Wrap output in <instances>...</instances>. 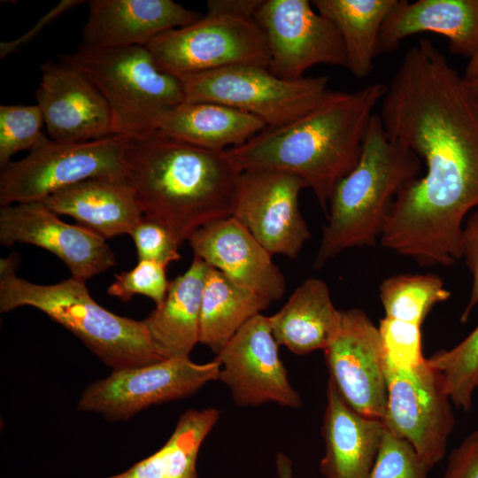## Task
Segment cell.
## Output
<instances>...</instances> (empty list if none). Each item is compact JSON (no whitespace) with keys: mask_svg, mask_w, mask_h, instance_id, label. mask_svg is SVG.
Masks as SVG:
<instances>
[{"mask_svg":"<svg viewBox=\"0 0 478 478\" xmlns=\"http://www.w3.org/2000/svg\"><path fill=\"white\" fill-rule=\"evenodd\" d=\"M326 396L321 474L326 478H367L385 430L383 422L354 411L329 380Z\"/></svg>","mask_w":478,"mask_h":478,"instance_id":"44dd1931","label":"cell"},{"mask_svg":"<svg viewBox=\"0 0 478 478\" xmlns=\"http://www.w3.org/2000/svg\"><path fill=\"white\" fill-rule=\"evenodd\" d=\"M477 386H478V381H477Z\"/></svg>","mask_w":478,"mask_h":478,"instance_id":"7bdbcfd3","label":"cell"},{"mask_svg":"<svg viewBox=\"0 0 478 478\" xmlns=\"http://www.w3.org/2000/svg\"><path fill=\"white\" fill-rule=\"evenodd\" d=\"M266 127L258 118L212 102H182L160 119L157 129L191 145L222 151L238 147Z\"/></svg>","mask_w":478,"mask_h":478,"instance_id":"d4e9b609","label":"cell"},{"mask_svg":"<svg viewBox=\"0 0 478 478\" xmlns=\"http://www.w3.org/2000/svg\"><path fill=\"white\" fill-rule=\"evenodd\" d=\"M443 478H478V431L451 453Z\"/></svg>","mask_w":478,"mask_h":478,"instance_id":"8d00e7d4","label":"cell"},{"mask_svg":"<svg viewBox=\"0 0 478 478\" xmlns=\"http://www.w3.org/2000/svg\"><path fill=\"white\" fill-rule=\"evenodd\" d=\"M478 431V430H477Z\"/></svg>","mask_w":478,"mask_h":478,"instance_id":"ee69618b","label":"cell"},{"mask_svg":"<svg viewBox=\"0 0 478 478\" xmlns=\"http://www.w3.org/2000/svg\"><path fill=\"white\" fill-rule=\"evenodd\" d=\"M12 256L0 260V312L32 306L65 327L112 370L150 365L162 359L142 320L106 310L90 296L85 281L71 276L42 285L16 275Z\"/></svg>","mask_w":478,"mask_h":478,"instance_id":"5b68a950","label":"cell"},{"mask_svg":"<svg viewBox=\"0 0 478 478\" xmlns=\"http://www.w3.org/2000/svg\"><path fill=\"white\" fill-rule=\"evenodd\" d=\"M428 361L442 374L452 404L469 411L478 387V326L458 345L435 353Z\"/></svg>","mask_w":478,"mask_h":478,"instance_id":"f546056e","label":"cell"},{"mask_svg":"<svg viewBox=\"0 0 478 478\" xmlns=\"http://www.w3.org/2000/svg\"><path fill=\"white\" fill-rule=\"evenodd\" d=\"M220 370L215 358L197 364L189 358L112 370L83 390L76 409L101 414L111 421L127 420L151 405L196 394L208 382L218 381Z\"/></svg>","mask_w":478,"mask_h":478,"instance_id":"30bf717a","label":"cell"},{"mask_svg":"<svg viewBox=\"0 0 478 478\" xmlns=\"http://www.w3.org/2000/svg\"><path fill=\"white\" fill-rule=\"evenodd\" d=\"M268 319L279 345L305 355L330 343L340 328L341 310L335 307L326 282L308 278Z\"/></svg>","mask_w":478,"mask_h":478,"instance_id":"cb8c5ba5","label":"cell"},{"mask_svg":"<svg viewBox=\"0 0 478 478\" xmlns=\"http://www.w3.org/2000/svg\"><path fill=\"white\" fill-rule=\"evenodd\" d=\"M385 374L388 398L382 422L431 469L443 459L455 424L443 375L428 358L411 370L397 369L386 361Z\"/></svg>","mask_w":478,"mask_h":478,"instance_id":"8fae6325","label":"cell"},{"mask_svg":"<svg viewBox=\"0 0 478 478\" xmlns=\"http://www.w3.org/2000/svg\"><path fill=\"white\" fill-rule=\"evenodd\" d=\"M268 316L261 313L247 321L220 350L219 380L240 407L275 403L299 408L302 400L290 384L278 352Z\"/></svg>","mask_w":478,"mask_h":478,"instance_id":"5bb4252c","label":"cell"},{"mask_svg":"<svg viewBox=\"0 0 478 478\" xmlns=\"http://www.w3.org/2000/svg\"><path fill=\"white\" fill-rule=\"evenodd\" d=\"M184 102H212L261 120L266 127L290 123L313 109L328 92L326 76L285 80L268 68L233 66L179 78Z\"/></svg>","mask_w":478,"mask_h":478,"instance_id":"52a82bcc","label":"cell"},{"mask_svg":"<svg viewBox=\"0 0 478 478\" xmlns=\"http://www.w3.org/2000/svg\"><path fill=\"white\" fill-rule=\"evenodd\" d=\"M41 202L58 215L71 216L104 239L129 235L143 217L135 192L125 178L88 179Z\"/></svg>","mask_w":478,"mask_h":478,"instance_id":"7402d4cb","label":"cell"},{"mask_svg":"<svg viewBox=\"0 0 478 478\" xmlns=\"http://www.w3.org/2000/svg\"><path fill=\"white\" fill-rule=\"evenodd\" d=\"M388 135L425 160L427 171L397 197L389 223L406 242L433 251L460 243L478 207V103L463 76L428 38L405 54L382 99Z\"/></svg>","mask_w":478,"mask_h":478,"instance_id":"6da1fadb","label":"cell"},{"mask_svg":"<svg viewBox=\"0 0 478 478\" xmlns=\"http://www.w3.org/2000/svg\"><path fill=\"white\" fill-rule=\"evenodd\" d=\"M323 351L329 381L343 399L359 414L383 421L388 389L378 327L361 309L341 310L338 332Z\"/></svg>","mask_w":478,"mask_h":478,"instance_id":"9a60e30c","label":"cell"},{"mask_svg":"<svg viewBox=\"0 0 478 478\" xmlns=\"http://www.w3.org/2000/svg\"><path fill=\"white\" fill-rule=\"evenodd\" d=\"M397 0H314L312 4L332 21L342 37L346 68L357 78L374 69L382 23Z\"/></svg>","mask_w":478,"mask_h":478,"instance_id":"4316f807","label":"cell"},{"mask_svg":"<svg viewBox=\"0 0 478 478\" xmlns=\"http://www.w3.org/2000/svg\"><path fill=\"white\" fill-rule=\"evenodd\" d=\"M88 4L81 44L92 48L147 46L159 35L200 19L172 0H90Z\"/></svg>","mask_w":478,"mask_h":478,"instance_id":"d6986e66","label":"cell"},{"mask_svg":"<svg viewBox=\"0 0 478 478\" xmlns=\"http://www.w3.org/2000/svg\"><path fill=\"white\" fill-rule=\"evenodd\" d=\"M59 58L84 74L104 96L112 135L135 138L157 130L163 115L184 102L181 81L159 69L146 46L81 44Z\"/></svg>","mask_w":478,"mask_h":478,"instance_id":"8992f818","label":"cell"},{"mask_svg":"<svg viewBox=\"0 0 478 478\" xmlns=\"http://www.w3.org/2000/svg\"><path fill=\"white\" fill-rule=\"evenodd\" d=\"M35 100L52 141L80 143L113 135L104 96L84 74L62 60L42 65Z\"/></svg>","mask_w":478,"mask_h":478,"instance_id":"e0dca14e","label":"cell"},{"mask_svg":"<svg viewBox=\"0 0 478 478\" xmlns=\"http://www.w3.org/2000/svg\"><path fill=\"white\" fill-rule=\"evenodd\" d=\"M386 361L400 370H411L422 365L420 326L384 317L378 327Z\"/></svg>","mask_w":478,"mask_h":478,"instance_id":"1f68e13d","label":"cell"},{"mask_svg":"<svg viewBox=\"0 0 478 478\" xmlns=\"http://www.w3.org/2000/svg\"><path fill=\"white\" fill-rule=\"evenodd\" d=\"M429 470L407 441L385 428L367 478H427Z\"/></svg>","mask_w":478,"mask_h":478,"instance_id":"d6a6232c","label":"cell"},{"mask_svg":"<svg viewBox=\"0 0 478 478\" xmlns=\"http://www.w3.org/2000/svg\"><path fill=\"white\" fill-rule=\"evenodd\" d=\"M387 89L377 82L354 92L328 90L304 116L266 127L227 150L242 172L268 169L299 176L327 216L334 188L357 166L374 108Z\"/></svg>","mask_w":478,"mask_h":478,"instance_id":"3957f363","label":"cell"},{"mask_svg":"<svg viewBox=\"0 0 478 478\" xmlns=\"http://www.w3.org/2000/svg\"><path fill=\"white\" fill-rule=\"evenodd\" d=\"M278 478H294L292 461L283 452H278L275 459Z\"/></svg>","mask_w":478,"mask_h":478,"instance_id":"ab89813d","label":"cell"},{"mask_svg":"<svg viewBox=\"0 0 478 478\" xmlns=\"http://www.w3.org/2000/svg\"><path fill=\"white\" fill-rule=\"evenodd\" d=\"M385 317L421 326L433 307L446 301L451 292L435 274H396L379 288Z\"/></svg>","mask_w":478,"mask_h":478,"instance_id":"f1b7e54d","label":"cell"},{"mask_svg":"<svg viewBox=\"0 0 478 478\" xmlns=\"http://www.w3.org/2000/svg\"><path fill=\"white\" fill-rule=\"evenodd\" d=\"M0 242L41 247L56 255L72 276L86 281L116 265V257L105 239L81 225L61 220L42 202L2 206Z\"/></svg>","mask_w":478,"mask_h":478,"instance_id":"2e32d148","label":"cell"},{"mask_svg":"<svg viewBox=\"0 0 478 478\" xmlns=\"http://www.w3.org/2000/svg\"><path fill=\"white\" fill-rule=\"evenodd\" d=\"M82 3H84V1L81 0H62L58 3L52 9L42 16L35 26L24 35L12 41L2 42L0 44V58H4L11 55L19 48L30 42L41 33L42 30L46 28L49 24L53 22L68 10Z\"/></svg>","mask_w":478,"mask_h":478,"instance_id":"74e56055","label":"cell"},{"mask_svg":"<svg viewBox=\"0 0 478 478\" xmlns=\"http://www.w3.org/2000/svg\"><path fill=\"white\" fill-rule=\"evenodd\" d=\"M420 169V158L391 139L374 113L357 166L334 188L312 267H323L347 249L375 245L397 197Z\"/></svg>","mask_w":478,"mask_h":478,"instance_id":"277c9868","label":"cell"},{"mask_svg":"<svg viewBox=\"0 0 478 478\" xmlns=\"http://www.w3.org/2000/svg\"><path fill=\"white\" fill-rule=\"evenodd\" d=\"M39 106L35 104L0 105V166L11 162L18 152L35 148L45 135Z\"/></svg>","mask_w":478,"mask_h":478,"instance_id":"4dcf8cb0","label":"cell"},{"mask_svg":"<svg viewBox=\"0 0 478 478\" xmlns=\"http://www.w3.org/2000/svg\"><path fill=\"white\" fill-rule=\"evenodd\" d=\"M219 418L220 412L212 407L185 411L158 451L127 470L105 478H198L200 447Z\"/></svg>","mask_w":478,"mask_h":478,"instance_id":"83f0119b","label":"cell"},{"mask_svg":"<svg viewBox=\"0 0 478 478\" xmlns=\"http://www.w3.org/2000/svg\"><path fill=\"white\" fill-rule=\"evenodd\" d=\"M423 32L445 36L451 53L472 58L478 51V0H397L381 27L377 55Z\"/></svg>","mask_w":478,"mask_h":478,"instance_id":"ffe728a7","label":"cell"},{"mask_svg":"<svg viewBox=\"0 0 478 478\" xmlns=\"http://www.w3.org/2000/svg\"><path fill=\"white\" fill-rule=\"evenodd\" d=\"M465 81L469 90L471 91V93L473 94V96H474V98L476 99L478 103V76L471 78V79H465Z\"/></svg>","mask_w":478,"mask_h":478,"instance_id":"b9f144b4","label":"cell"},{"mask_svg":"<svg viewBox=\"0 0 478 478\" xmlns=\"http://www.w3.org/2000/svg\"><path fill=\"white\" fill-rule=\"evenodd\" d=\"M166 268V265L158 262L140 260L133 269L115 274L107 293L122 302L129 301L135 295H143L158 306L165 300L169 286Z\"/></svg>","mask_w":478,"mask_h":478,"instance_id":"836d02e7","label":"cell"},{"mask_svg":"<svg viewBox=\"0 0 478 478\" xmlns=\"http://www.w3.org/2000/svg\"><path fill=\"white\" fill-rule=\"evenodd\" d=\"M208 268L194 255L189 269L169 281L163 303L142 320L162 359L188 358L199 343L201 303Z\"/></svg>","mask_w":478,"mask_h":478,"instance_id":"603a6c76","label":"cell"},{"mask_svg":"<svg viewBox=\"0 0 478 478\" xmlns=\"http://www.w3.org/2000/svg\"><path fill=\"white\" fill-rule=\"evenodd\" d=\"M136 248L138 261L151 260L168 266L181 258L180 244L161 225L144 216L129 234Z\"/></svg>","mask_w":478,"mask_h":478,"instance_id":"e575fe53","label":"cell"},{"mask_svg":"<svg viewBox=\"0 0 478 478\" xmlns=\"http://www.w3.org/2000/svg\"><path fill=\"white\" fill-rule=\"evenodd\" d=\"M271 301L209 266L202 296L199 343L215 354Z\"/></svg>","mask_w":478,"mask_h":478,"instance_id":"484cf974","label":"cell"},{"mask_svg":"<svg viewBox=\"0 0 478 478\" xmlns=\"http://www.w3.org/2000/svg\"><path fill=\"white\" fill-rule=\"evenodd\" d=\"M194 255L234 282L271 302L285 293V279L272 256L234 217L211 222L188 239Z\"/></svg>","mask_w":478,"mask_h":478,"instance_id":"ac0fdd59","label":"cell"},{"mask_svg":"<svg viewBox=\"0 0 478 478\" xmlns=\"http://www.w3.org/2000/svg\"><path fill=\"white\" fill-rule=\"evenodd\" d=\"M262 0H210L207 12H220L254 18Z\"/></svg>","mask_w":478,"mask_h":478,"instance_id":"f35d334b","label":"cell"},{"mask_svg":"<svg viewBox=\"0 0 478 478\" xmlns=\"http://www.w3.org/2000/svg\"><path fill=\"white\" fill-rule=\"evenodd\" d=\"M242 171L227 150L199 148L159 130L129 138L124 178L143 215L180 246L200 227L232 216Z\"/></svg>","mask_w":478,"mask_h":478,"instance_id":"7a4b0ae2","label":"cell"},{"mask_svg":"<svg viewBox=\"0 0 478 478\" xmlns=\"http://www.w3.org/2000/svg\"><path fill=\"white\" fill-rule=\"evenodd\" d=\"M478 76V51L470 58V61L466 66L463 77L465 79H471Z\"/></svg>","mask_w":478,"mask_h":478,"instance_id":"60d3db41","label":"cell"},{"mask_svg":"<svg viewBox=\"0 0 478 478\" xmlns=\"http://www.w3.org/2000/svg\"><path fill=\"white\" fill-rule=\"evenodd\" d=\"M128 140L113 135L87 142L58 143L45 136L25 158L1 168V206L41 202L91 178H124Z\"/></svg>","mask_w":478,"mask_h":478,"instance_id":"ba28073f","label":"cell"},{"mask_svg":"<svg viewBox=\"0 0 478 478\" xmlns=\"http://www.w3.org/2000/svg\"><path fill=\"white\" fill-rule=\"evenodd\" d=\"M146 47L159 69L178 78L233 66L268 68L270 60L254 18L220 12L166 31Z\"/></svg>","mask_w":478,"mask_h":478,"instance_id":"9c48e42d","label":"cell"},{"mask_svg":"<svg viewBox=\"0 0 478 478\" xmlns=\"http://www.w3.org/2000/svg\"><path fill=\"white\" fill-rule=\"evenodd\" d=\"M307 188L299 176L277 170L243 171L232 217L271 254L295 259L311 234L298 205Z\"/></svg>","mask_w":478,"mask_h":478,"instance_id":"4fadbf2b","label":"cell"},{"mask_svg":"<svg viewBox=\"0 0 478 478\" xmlns=\"http://www.w3.org/2000/svg\"><path fill=\"white\" fill-rule=\"evenodd\" d=\"M254 19L269 51L268 70L297 80L316 65L346 67L344 45L335 24L307 0H262Z\"/></svg>","mask_w":478,"mask_h":478,"instance_id":"7c38bea8","label":"cell"},{"mask_svg":"<svg viewBox=\"0 0 478 478\" xmlns=\"http://www.w3.org/2000/svg\"><path fill=\"white\" fill-rule=\"evenodd\" d=\"M460 252L473 277L470 297L460 316L461 322L465 323L478 304V207L463 225Z\"/></svg>","mask_w":478,"mask_h":478,"instance_id":"d590c367","label":"cell"}]
</instances>
